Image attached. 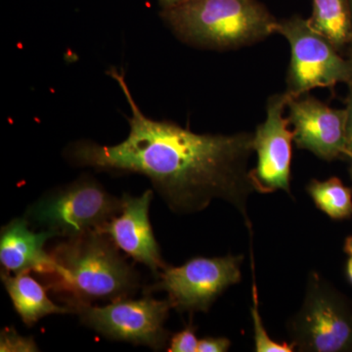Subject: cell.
Returning a JSON list of instances; mask_svg holds the SVG:
<instances>
[{"instance_id":"obj_9","label":"cell","mask_w":352,"mask_h":352,"mask_svg":"<svg viewBox=\"0 0 352 352\" xmlns=\"http://www.w3.org/2000/svg\"><path fill=\"white\" fill-rule=\"evenodd\" d=\"M289 99L286 92L270 97L267 117L254 134V150L258 154V164L251 170V178L259 193H272L279 189L289 194L291 192L294 132L289 131V120L283 116Z\"/></svg>"},{"instance_id":"obj_25","label":"cell","mask_w":352,"mask_h":352,"mask_svg":"<svg viewBox=\"0 0 352 352\" xmlns=\"http://www.w3.org/2000/svg\"><path fill=\"white\" fill-rule=\"evenodd\" d=\"M351 157L352 159V155H351ZM351 177H352V166H351Z\"/></svg>"},{"instance_id":"obj_12","label":"cell","mask_w":352,"mask_h":352,"mask_svg":"<svg viewBox=\"0 0 352 352\" xmlns=\"http://www.w3.org/2000/svg\"><path fill=\"white\" fill-rule=\"evenodd\" d=\"M50 231L36 233L29 228L25 219H16L2 227L0 234V263L9 274L34 271L50 275L54 271V259L44 250L51 238Z\"/></svg>"},{"instance_id":"obj_8","label":"cell","mask_w":352,"mask_h":352,"mask_svg":"<svg viewBox=\"0 0 352 352\" xmlns=\"http://www.w3.org/2000/svg\"><path fill=\"white\" fill-rule=\"evenodd\" d=\"M85 325L109 339L163 349L168 339L164 322L173 308L170 300L146 296L141 300H120L105 305L69 307Z\"/></svg>"},{"instance_id":"obj_6","label":"cell","mask_w":352,"mask_h":352,"mask_svg":"<svg viewBox=\"0 0 352 352\" xmlns=\"http://www.w3.org/2000/svg\"><path fill=\"white\" fill-rule=\"evenodd\" d=\"M275 32L291 45L288 74L289 98L303 96L317 87H331L339 82L352 85V59H344L327 38L315 32L308 21L296 17L277 22Z\"/></svg>"},{"instance_id":"obj_3","label":"cell","mask_w":352,"mask_h":352,"mask_svg":"<svg viewBox=\"0 0 352 352\" xmlns=\"http://www.w3.org/2000/svg\"><path fill=\"white\" fill-rule=\"evenodd\" d=\"M161 16L183 41L210 50L241 47L276 32L277 21L258 0H190Z\"/></svg>"},{"instance_id":"obj_21","label":"cell","mask_w":352,"mask_h":352,"mask_svg":"<svg viewBox=\"0 0 352 352\" xmlns=\"http://www.w3.org/2000/svg\"><path fill=\"white\" fill-rule=\"evenodd\" d=\"M189 1L190 0H159L160 6H162L163 10L175 8V7L182 6Z\"/></svg>"},{"instance_id":"obj_22","label":"cell","mask_w":352,"mask_h":352,"mask_svg":"<svg viewBox=\"0 0 352 352\" xmlns=\"http://www.w3.org/2000/svg\"><path fill=\"white\" fill-rule=\"evenodd\" d=\"M344 252H346L347 254H349L352 258V236L346 238V243H344Z\"/></svg>"},{"instance_id":"obj_2","label":"cell","mask_w":352,"mask_h":352,"mask_svg":"<svg viewBox=\"0 0 352 352\" xmlns=\"http://www.w3.org/2000/svg\"><path fill=\"white\" fill-rule=\"evenodd\" d=\"M54 271L48 288L67 296L69 307L124 300L139 286L138 274L109 236L91 231L69 238L51 252Z\"/></svg>"},{"instance_id":"obj_13","label":"cell","mask_w":352,"mask_h":352,"mask_svg":"<svg viewBox=\"0 0 352 352\" xmlns=\"http://www.w3.org/2000/svg\"><path fill=\"white\" fill-rule=\"evenodd\" d=\"M1 277L14 308L25 325H34L50 314H74L71 307L51 302L43 287L28 273L11 275L2 271Z\"/></svg>"},{"instance_id":"obj_10","label":"cell","mask_w":352,"mask_h":352,"mask_svg":"<svg viewBox=\"0 0 352 352\" xmlns=\"http://www.w3.org/2000/svg\"><path fill=\"white\" fill-rule=\"evenodd\" d=\"M288 107L298 148L326 161L347 155L346 110L330 108L310 96L289 99Z\"/></svg>"},{"instance_id":"obj_7","label":"cell","mask_w":352,"mask_h":352,"mask_svg":"<svg viewBox=\"0 0 352 352\" xmlns=\"http://www.w3.org/2000/svg\"><path fill=\"white\" fill-rule=\"evenodd\" d=\"M243 256L195 258L178 267L166 266L157 275L149 293H168L173 308L178 311H208L226 289L242 279Z\"/></svg>"},{"instance_id":"obj_23","label":"cell","mask_w":352,"mask_h":352,"mask_svg":"<svg viewBox=\"0 0 352 352\" xmlns=\"http://www.w3.org/2000/svg\"><path fill=\"white\" fill-rule=\"evenodd\" d=\"M346 274L349 281L352 284V258L349 259L346 263Z\"/></svg>"},{"instance_id":"obj_15","label":"cell","mask_w":352,"mask_h":352,"mask_svg":"<svg viewBox=\"0 0 352 352\" xmlns=\"http://www.w3.org/2000/svg\"><path fill=\"white\" fill-rule=\"evenodd\" d=\"M307 192L315 205L333 219H344L352 214V190L344 186L339 178L326 182L311 180Z\"/></svg>"},{"instance_id":"obj_16","label":"cell","mask_w":352,"mask_h":352,"mask_svg":"<svg viewBox=\"0 0 352 352\" xmlns=\"http://www.w3.org/2000/svg\"><path fill=\"white\" fill-rule=\"evenodd\" d=\"M252 305L251 308L252 319L254 322V346H256V351L258 352H292L295 349L293 342L288 344V342H275L271 339L266 332L265 328L263 326V318H261V314H259L258 308V289L256 285H252Z\"/></svg>"},{"instance_id":"obj_1","label":"cell","mask_w":352,"mask_h":352,"mask_svg":"<svg viewBox=\"0 0 352 352\" xmlns=\"http://www.w3.org/2000/svg\"><path fill=\"white\" fill-rule=\"evenodd\" d=\"M107 74L131 109L129 135L113 146L78 141L67 149L69 161L99 170L147 176L175 212H200L217 199L228 201L252 231L247 201L256 188L248 163L254 151V134H199L175 122L150 119L132 97L122 69L112 67Z\"/></svg>"},{"instance_id":"obj_4","label":"cell","mask_w":352,"mask_h":352,"mask_svg":"<svg viewBox=\"0 0 352 352\" xmlns=\"http://www.w3.org/2000/svg\"><path fill=\"white\" fill-rule=\"evenodd\" d=\"M122 199L109 194L98 182L82 177L45 194L28 208L25 219L56 237H78L99 231L119 214Z\"/></svg>"},{"instance_id":"obj_20","label":"cell","mask_w":352,"mask_h":352,"mask_svg":"<svg viewBox=\"0 0 352 352\" xmlns=\"http://www.w3.org/2000/svg\"><path fill=\"white\" fill-rule=\"evenodd\" d=\"M346 113L347 156L351 157L352 155V88L347 99Z\"/></svg>"},{"instance_id":"obj_14","label":"cell","mask_w":352,"mask_h":352,"mask_svg":"<svg viewBox=\"0 0 352 352\" xmlns=\"http://www.w3.org/2000/svg\"><path fill=\"white\" fill-rule=\"evenodd\" d=\"M308 24L337 50L352 41V16L347 0H312Z\"/></svg>"},{"instance_id":"obj_17","label":"cell","mask_w":352,"mask_h":352,"mask_svg":"<svg viewBox=\"0 0 352 352\" xmlns=\"http://www.w3.org/2000/svg\"><path fill=\"white\" fill-rule=\"evenodd\" d=\"M1 352L38 351V346L32 338L23 337L12 328L4 329L0 336Z\"/></svg>"},{"instance_id":"obj_18","label":"cell","mask_w":352,"mask_h":352,"mask_svg":"<svg viewBox=\"0 0 352 352\" xmlns=\"http://www.w3.org/2000/svg\"><path fill=\"white\" fill-rule=\"evenodd\" d=\"M199 340L197 339L193 326L189 325L182 332L175 333L171 338L168 351L195 352L198 351Z\"/></svg>"},{"instance_id":"obj_5","label":"cell","mask_w":352,"mask_h":352,"mask_svg":"<svg viewBox=\"0 0 352 352\" xmlns=\"http://www.w3.org/2000/svg\"><path fill=\"white\" fill-rule=\"evenodd\" d=\"M298 351L352 349V310L344 298L316 272L310 273L300 311L288 325Z\"/></svg>"},{"instance_id":"obj_19","label":"cell","mask_w":352,"mask_h":352,"mask_svg":"<svg viewBox=\"0 0 352 352\" xmlns=\"http://www.w3.org/2000/svg\"><path fill=\"white\" fill-rule=\"evenodd\" d=\"M230 340L226 338L208 337L199 340V352H226L230 349Z\"/></svg>"},{"instance_id":"obj_24","label":"cell","mask_w":352,"mask_h":352,"mask_svg":"<svg viewBox=\"0 0 352 352\" xmlns=\"http://www.w3.org/2000/svg\"><path fill=\"white\" fill-rule=\"evenodd\" d=\"M349 6H351V16H352V0H349Z\"/></svg>"},{"instance_id":"obj_11","label":"cell","mask_w":352,"mask_h":352,"mask_svg":"<svg viewBox=\"0 0 352 352\" xmlns=\"http://www.w3.org/2000/svg\"><path fill=\"white\" fill-rule=\"evenodd\" d=\"M153 196L152 190H147L139 197L124 194L120 214L104 224L98 232L109 236L119 249L148 266L157 276L168 265L162 258L150 223L149 208Z\"/></svg>"}]
</instances>
